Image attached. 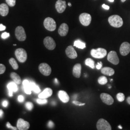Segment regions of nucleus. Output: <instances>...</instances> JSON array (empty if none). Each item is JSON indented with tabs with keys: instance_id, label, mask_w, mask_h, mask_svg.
Listing matches in <instances>:
<instances>
[{
	"instance_id": "obj_37",
	"label": "nucleus",
	"mask_w": 130,
	"mask_h": 130,
	"mask_svg": "<svg viewBox=\"0 0 130 130\" xmlns=\"http://www.w3.org/2000/svg\"><path fill=\"white\" fill-rule=\"evenodd\" d=\"M73 104H74L76 106H84L85 105V103H82L79 102V101H73Z\"/></svg>"
},
{
	"instance_id": "obj_34",
	"label": "nucleus",
	"mask_w": 130,
	"mask_h": 130,
	"mask_svg": "<svg viewBox=\"0 0 130 130\" xmlns=\"http://www.w3.org/2000/svg\"><path fill=\"white\" fill-rule=\"evenodd\" d=\"M5 70H6V68L5 65L2 64H0V75L4 73H5Z\"/></svg>"
},
{
	"instance_id": "obj_8",
	"label": "nucleus",
	"mask_w": 130,
	"mask_h": 130,
	"mask_svg": "<svg viewBox=\"0 0 130 130\" xmlns=\"http://www.w3.org/2000/svg\"><path fill=\"white\" fill-rule=\"evenodd\" d=\"M39 70L42 74L48 76L51 74L52 70L50 66L45 63H41L39 66Z\"/></svg>"
},
{
	"instance_id": "obj_10",
	"label": "nucleus",
	"mask_w": 130,
	"mask_h": 130,
	"mask_svg": "<svg viewBox=\"0 0 130 130\" xmlns=\"http://www.w3.org/2000/svg\"><path fill=\"white\" fill-rule=\"evenodd\" d=\"M107 60L115 65H118L120 62L117 54L114 51H111L108 53L107 55Z\"/></svg>"
},
{
	"instance_id": "obj_23",
	"label": "nucleus",
	"mask_w": 130,
	"mask_h": 130,
	"mask_svg": "<svg viewBox=\"0 0 130 130\" xmlns=\"http://www.w3.org/2000/svg\"><path fill=\"white\" fill-rule=\"evenodd\" d=\"M101 73L103 74L111 76L115 73V71L112 68L109 67H105L101 70Z\"/></svg>"
},
{
	"instance_id": "obj_26",
	"label": "nucleus",
	"mask_w": 130,
	"mask_h": 130,
	"mask_svg": "<svg viewBox=\"0 0 130 130\" xmlns=\"http://www.w3.org/2000/svg\"><path fill=\"white\" fill-rule=\"evenodd\" d=\"M30 86L31 91L35 93H39L41 92V90L39 87L34 82H30Z\"/></svg>"
},
{
	"instance_id": "obj_16",
	"label": "nucleus",
	"mask_w": 130,
	"mask_h": 130,
	"mask_svg": "<svg viewBox=\"0 0 130 130\" xmlns=\"http://www.w3.org/2000/svg\"><path fill=\"white\" fill-rule=\"evenodd\" d=\"M7 87L8 89V94L9 96H13V92H16L18 90V87L17 86V84L14 82H10L7 84Z\"/></svg>"
},
{
	"instance_id": "obj_19",
	"label": "nucleus",
	"mask_w": 130,
	"mask_h": 130,
	"mask_svg": "<svg viewBox=\"0 0 130 130\" xmlns=\"http://www.w3.org/2000/svg\"><path fill=\"white\" fill-rule=\"evenodd\" d=\"M58 95V97L59 98V99H60L61 101L62 102L66 103L69 101L70 97H69V95L68 94V93L64 91L61 90V91H59Z\"/></svg>"
},
{
	"instance_id": "obj_7",
	"label": "nucleus",
	"mask_w": 130,
	"mask_h": 130,
	"mask_svg": "<svg viewBox=\"0 0 130 130\" xmlns=\"http://www.w3.org/2000/svg\"><path fill=\"white\" fill-rule=\"evenodd\" d=\"M79 20L80 23L83 25L84 26H88L91 22L92 17L90 14L84 13L80 14Z\"/></svg>"
},
{
	"instance_id": "obj_35",
	"label": "nucleus",
	"mask_w": 130,
	"mask_h": 130,
	"mask_svg": "<svg viewBox=\"0 0 130 130\" xmlns=\"http://www.w3.org/2000/svg\"><path fill=\"white\" fill-rule=\"evenodd\" d=\"M9 33L5 32L3 33L2 34L1 37H2V39H7V38H8L9 37Z\"/></svg>"
},
{
	"instance_id": "obj_14",
	"label": "nucleus",
	"mask_w": 130,
	"mask_h": 130,
	"mask_svg": "<svg viewBox=\"0 0 130 130\" xmlns=\"http://www.w3.org/2000/svg\"><path fill=\"white\" fill-rule=\"evenodd\" d=\"M56 8L59 13H62L64 12L66 7V2L65 1L58 0L56 4Z\"/></svg>"
},
{
	"instance_id": "obj_44",
	"label": "nucleus",
	"mask_w": 130,
	"mask_h": 130,
	"mask_svg": "<svg viewBox=\"0 0 130 130\" xmlns=\"http://www.w3.org/2000/svg\"><path fill=\"white\" fill-rule=\"evenodd\" d=\"M4 115V112L2 110L0 109V118H2Z\"/></svg>"
},
{
	"instance_id": "obj_18",
	"label": "nucleus",
	"mask_w": 130,
	"mask_h": 130,
	"mask_svg": "<svg viewBox=\"0 0 130 130\" xmlns=\"http://www.w3.org/2000/svg\"><path fill=\"white\" fill-rule=\"evenodd\" d=\"M53 94V91L51 89L47 88L45 89L43 91L39 94V98L42 99H46L47 98H49Z\"/></svg>"
},
{
	"instance_id": "obj_42",
	"label": "nucleus",
	"mask_w": 130,
	"mask_h": 130,
	"mask_svg": "<svg viewBox=\"0 0 130 130\" xmlns=\"http://www.w3.org/2000/svg\"><path fill=\"white\" fill-rule=\"evenodd\" d=\"M8 102L6 100H5L4 101L3 103V107H7L8 106Z\"/></svg>"
},
{
	"instance_id": "obj_48",
	"label": "nucleus",
	"mask_w": 130,
	"mask_h": 130,
	"mask_svg": "<svg viewBox=\"0 0 130 130\" xmlns=\"http://www.w3.org/2000/svg\"><path fill=\"white\" fill-rule=\"evenodd\" d=\"M119 128L120 129H122V127H121V125L119 126Z\"/></svg>"
},
{
	"instance_id": "obj_47",
	"label": "nucleus",
	"mask_w": 130,
	"mask_h": 130,
	"mask_svg": "<svg viewBox=\"0 0 130 130\" xmlns=\"http://www.w3.org/2000/svg\"><path fill=\"white\" fill-rule=\"evenodd\" d=\"M108 1L110 2H114V0H108Z\"/></svg>"
},
{
	"instance_id": "obj_50",
	"label": "nucleus",
	"mask_w": 130,
	"mask_h": 130,
	"mask_svg": "<svg viewBox=\"0 0 130 130\" xmlns=\"http://www.w3.org/2000/svg\"><path fill=\"white\" fill-rule=\"evenodd\" d=\"M121 2H122V3H123V2H125L126 0H121Z\"/></svg>"
},
{
	"instance_id": "obj_13",
	"label": "nucleus",
	"mask_w": 130,
	"mask_h": 130,
	"mask_svg": "<svg viewBox=\"0 0 130 130\" xmlns=\"http://www.w3.org/2000/svg\"><path fill=\"white\" fill-rule=\"evenodd\" d=\"M30 127L29 122L22 119H19L17 122V128L19 130H27Z\"/></svg>"
},
{
	"instance_id": "obj_28",
	"label": "nucleus",
	"mask_w": 130,
	"mask_h": 130,
	"mask_svg": "<svg viewBox=\"0 0 130 130\" xmlns=\"http://www.w3.org/2000/svg\"><path fill=\"white\" fill-rule=\"evenodd\" d=\"M9 62L10 64L11 65L13 69L17 70L19 69V65L14 58H11L9 60Z\"/></svg>"
},
{
	"instance_id": "obj_30",
	"label": "nucleus",
	"mask_w": 130,
	"mask_h": 130,
	"mask_svg": "<svg viewBox=\"0 0 130 130\" xmlns=\"http://www.w3.org/2000/svg\"><path fill=\"white\" fill-rule=\"evenodd\" d=\"M117 99L119 102H123L125 99V95L123 93H118L117 94Z\"/></svg>"
},
{
	"instance_id": "obj_32",
	"label": "nucleus",
	"mask_w": 130,
	"mask_h": 130,
	"mask_svg": "<svg viewBox=\"0 0 130 130\" xmlns=\"http://www.w3.org/2000/svg\"><path fill=\"white\" fill-rule=\"evenodd\" d=\"M6 2L11 7H13L15 5L16 0H6Z\"/></svg>"
},
{
	"instance_id": "obj_33",
	"label": "nucleus",
	"mask_w": 130,
	"mask_h": 130,
	"mask_svg": "<svg viewBox=\"0 0 130 130\" xmlns=\"http://www.w3.org/2000/svg\"><path fill=\"white\" fill-rule=\"evenodd\" d=\"M26 107L28 110H31L33 108V105L32 103L28 102L26 103Z\"/></svg>"
},
{
	"instance_id": "obj_51",
	"label": "nucleus",
	"mask_w": 130,
	"mask_h": 130,
	"mask_svg": "<svg viewBox=\"0 0 130 130\" xmlns=\"http://www.w3.org/2000/svg\"><path fill=\"white\" fill-rule=\"evenodd\" d=\"M14 46H16V45H16V44H14Z\"/></svg>"
},
{
	"instance_id": "obj_49",
	"label": "nucleus",
	"mask_w": 130,
	"mask_h": 130,
	"mask_svg": "<svg viewBox=\"0 0 130 130\" xmlns=\"http://www.w3.org/2000/svg\"><path fill=\"white\" fill-rule=\"evenodd\" d=\"M68 5H69L70 6H71V4L70 3H68Z\"/></svg>"
},
{
	"instance_id": "obj_41",
	"label": "nucleus",
	"mask_w": 130,
	"mask_h": 130,
	"mask_svg": "<svg viewBox=\"0 0 130 130\" xmlns=\"http://www.w3.org/2000/svg\"><path fill=\"white\" fill-rule=\"evenodd\" d=\"M6 29V27L3 24H0V31H3L5 30Z\"/></svg>"
},
{
	"instance_id": "obj_22",
	"label": "nucleus",
	"mask_w": 130,
	"mask_h": 130,
	"mask_svg": "<svg viewBox=\"0 0 130 130\" xmlns=\"http://www.w3.org/2000/svg\"><path fill=\"white\" fill-rule=\"evenodd\" d=\"M22 84L25 92L28 94H30L31 93V90L30 88V82L27 79H25L24 80Z\"/></svg>"
},
{
	"instance_id": "obj_4",
	"label": "nucleus",
	"mask_w": 130,
	"mask_h": 130,
	"mask_svg": "<svg viewBox=\"0 0 130 130\" xmlns=\"http://www.w3.org/2000/svg\"><path fill=\"white\" fill-rule=\"evenodd\" d=\"M15 56L21 63H24L27 59V53L23 48H18L15 51Z\"/></svg>"
},
{
	"instance_id": "obj_45",
	"label": "nucleus",
	"mask_w": 130,
	"mask_h": 130,
	"mask_svg": "<svg viewBox=\"0 0 130 130\" xmlns=\"http://www.w3.org/2000/svg\"><path fill=\"white\" fill-rule=\"evenodd\" d=\"M127 102L129 105H130V96L127 98Z\"/></svg>"
},
{
	"instance_id": "obj_17",
	"label": "nucleus",
	"mask_w": 130,
	"mask_h": 130,
	"mask_svg": "<svg viewBox=\"0 0 130 130\" xmlns=\"http://www.w3.org/2000/svg\"><path fill=\"white\" fill-rule=\"evenodd\" d=\"M69 31V26L66 23H62L58 29V32L61 36H65Z\"/></svg>"
},
{
	"instance_id": "obj_24",
	"label": "nucleus",
	"mask_w": 130,
	"mask_h": 130,
	"mask_svg": "<svg viewBox=\"0 0 130 130\" xmlns=\"http://www.w3.org/2000/svg\"><path fill=\"white\" fill-rule=\"evenodd\" d=\"M10 77L14 80V82L17 84H20L22 82V80L19 75L15 72H12L10 74Z\"/></svg>"
},
{
	"instance_id": "obj_21",
	"label": "nucleus",
	"mask_w": 130,
	"mask_h": 130,
	"mask_svg": "<svg viewBox=\"0 0 130 130\" xmlns=\"http://www.w3.org/2000/svg\"><path fill=\"white\" fill-rule=\"evenodd\" d=\"M9 13V7L8 5L5 4L0 5V14L3 17H5Z\"/></svg>"
},
{
	"instance_id": "obj_27",
	"label": "nucleus",
	"mask_w": 130,
	"mask_h": 130,
	"mask_svg": "<svg viewBox=\"0 0 130 130\" xmlns=\"http://www.w3.org/2000/svg\"><path fill=\"white\" fill-rule=\"evenodd\" d=\"M85 65L90 67L91 68L93 69H94V62L92 59L90 58H87L85 61Z\"/></svg>"
},
{
	"instance_id": "obj_5",
	"label": "nucleus",
	"mask_w": 130,
	"mask_h": 130,
	"mask_svg": "<svg viewBox=\"0 0 130 130\" xmlns=\"http://www.w3.org/2000/svg\"><path fill=\"white\" fill-rule=\"evenodd\" d=\"M15 35L17 39L19 41H24L27 37L24 28L21 26H18L16 28Z\"/></svg>"
},
{
	"instance_id": "obj_12",
	"label": "nucleus",
	"mask_w": 130,
	"mask_h": 130,
	"mask_svg": "<svg viewBox=\"0 0 130 130\" xmlns=\"http://www.w3.org/2000/svg\"><path fill=\"white\" fill-rule=\"evenodd\" d=\"M120 52L122 56L128 55L130 52V44L128 42H124L121 44Z\"/></svg>"
},
{
	"instance_id": "obj_11",
	"label": "nucleus",
	"mask_w": 130,
	"mask_h": 130,
	"mask_svg": "<svg viewBox=\"0 0 130 130\" xmlns=\"http://www.w3.org/2000/svg\"><path fill=\"white\" fill-rule=\"evenodd\" d=\"M100 98L103 102L107 105H111L114 103V99L111 96L106 93H102L100 94Z\"/></svg>"
},
{
	"instance_id": "obj_20",
	"label": "nucleus",
	"mask_w": 130,
	"mask_h": 130,
	"mask_svg": "<svg viewBox=\"0 0 130 130\" xmlns=\"http://www.w3.org/2000/svg\"><path fill=\"white\" fill-rule=\"evenodd\" d=\"M82 66L80 64H76L73 68V75L75 77L79 78L80 77Z\"/></svg>"
},
{
	"instance_id": "obj_9",
	"label": "nucleus",
	"mask_w": 130,
	"mask_h": 130,
	"mask_svg": "<svg viewBox=\"0 0 130 130\" xmlns=\"http://www.w3.org/2000/svg\"><path fill=\"white\" fill-rule=\"evenodd\" d=\"M43 43L44 46L50 50H53L56 48V43L54 40L49 36L45 38L43 41Z\"/></svg>"
},
{
	"instance_id": "obj_6",
	"label": "nucleus",
	"mask_w": 130,
	"mask_h": 130,
	"mask_svg": "<svg viewBox=\"0 0 130 130\" xmlns=\"http://www.w3.org/2000/svg\"><path fill=\"white\" fill-rule=\"evenodd\" d=\"M96 128L98 130H111V126L106 120L100 119L98 121L96 124Z\"/></svg>"
},
{
	"instance_id": "obj_25",
	"label": "nucleus",
	"mask_w": 130,
	"mask_h": 130,
	"mask_svg": "<svg viewBox=\"0 0 130 130\" xmlns=\"http://www.w3.org/2000/svg\"><path fill=\"white\" fill-rule=\"evenodd\" d=\"M74 46L79 49H83L86 47V44L84 42H82L80 40H76L74 42Z\"/></svg>"
},
{
	"instance_id": "obj_2",
	"label": "nucleus",
	"mask_w": 130,
	"mask_h": 130,
	"mask_svg": "<svg viewBox=\"0 0 130 130\" xmlns=\"http://www.w3.org/2000/svg\"><path fill=\"white\" fill-rule=\"evenodd\" d=\"M43 25L47 30L50 31H54L56 28V21L54 19L51 18H47L45 19Z\"/></svg>"
},
{
	"instance_id": "obj_43",
	"label": "nucleus",
	"mask_w": 130,
	"mask_h": 130,
	"mask_svg": "<svg viewBox=\"0 0 130 130\" xmlns=\"http://www.w3.org/2000/svg\"><path fill=\"white\" fill-rule=\"evenodd\" d=\"M102 7L104 9H109V6H108V5H105V4H103V5H102Z\"/></svg>"
},
{
	"instance_id": "obj_38",
	"label": "nucleus",
	"mask_w": 130,
	"mask_h": 130,
	"mask_svg": "<svg viewBox=\"0 0 130 130\" xmlns=\"http://www.w3.org/2000/svg\"><path fill=\"white\" fill-rule=\"evenodd\" d=\"M102 67V63L101 62H98V64L96 65V69L98 70H100L101 69Z\"/></svg>"
},
{
	"instance_id": "obj_39",
	"label": "nucleus",
	"mask_w": 130,
	"mask_h": 130,
	"mask_svg": "<svg viewBox=\"0 0 130 130\" xmlns=\"http://www.w3.org/2000/svg\"><path fill=\"white\" fill-rule=\"evenodd\" d=\"M18 100L19 102H23L24 101V98L22 95H19L18 97Z\"/></svg>"
},
{
	"instance_id": "obj_3",
	"label": "nucleus",
	"mask_w": 130,
	"mask_h": 130,
	"mask_svg": "<svg viewBox=\"0 0 130 130\" xmlns=\"http://www.w3.org/2000/svg\"><path fill=\"white\" fill-rule=\"evenodd\" d=\"M107 50L104 48H99L97 49H92L91 51V55L95 58H103L107 56Z\"/></svg>"
},
{
	"instance_id": "obj_29",
	"label": "nucleus",
	"mask_w": 130,
	"mask_h": 130,
	"mask_svg": "<svg viewBox=\"0 0 130 130\" xmlns=\"http://www.w3.org/2000/svg\"><path fill=\"white\" fill-rule=\"evenodd\" d=\"M98 82L101 85H105L107 83V79L105 76H101L98 79Z\"/></svg>"
},
{
	"instance_id": "obj_1",
	"label": "nucleus",
	"mask_w": 130,
	"mask_h": 130,
	"mask_svg": "<svg viewBox=\"0 0 130 130\" xmlns=\"http://www.w3.org/2000/svg\"><path fill=\"white\" fill-rule=\"evenodd\" d=\"M108 21L109 24L114 28H120L123 24L122 19L118 15L110 16L108 19Z\"/></svg>"
},
{
	"instance_id": "obj_31",
	"label": "nucleus",
	"mask_w": 130,
	"mask_h": 130,
	"mask_svg": "<svg viewBox=\"0 0 130 130\" xmlns=\"http://www.w3.org/2000/svg\"><path fill=\"white\" fill-rule=\"evenodd\" d=\"M37 102L40 105H44L46 104L47 103V100L46 99H42L39 98V99H37Z\"/></svg>"
},
{
	"instance_id": "obj_36",
	"label": "nucleus",
	"mask_w": 130,
	"mask_h": 130,
	"mask_svg": "<svg viewBox=\"0 0 130 130\" xmlns=\"http://www.w3.org/2000/svg\"><path fill=\"white\" fill-rule=\"evenodd\" d=\"M6 126H7V128H10V129H12V130H17L18 129L15 127H13V126H12L11 125V124L9 122H8L7 123Z\"/></svg>"
},
{
	"instance_id": "obj_40",
	"label": "nucleus",
	"mask_w": 130,
	"mask_h": 130,
	"mask_svg": "<svg viewBox=\"0 0 130 130\" xmlns=\"http://www.w3.org/2000/svg\"><path fill=\"white\" fill-rule=\"evenodd\" d=\"M48 126L49 128H53L54 126V123H53V121H50L48 122Z\"/></svg>"
},
{
	"instance_id": "obj_46",
	"label": "nucleus",
	"mask_w": 130,
	"mask_h": 130,
	"mask_svg": "<svg viewBox=\"0 0 130 130\" xmlns=\"http://www.w3.org/2000/svg\"><path fill=\"white\" fill-rule=\"evenodd\" d=\"M55 83H56V84H58V80H57V79L56 78L55 79Z\"/></svg>"
},
{
	"instance_id": "obj_15",
	"label": "nucleus",
	"mask_w": 130,
	"mask_h": 130,
	"mask_svg": "<svg viewBox=\"0 0 130 130\" xmlns=\"http://www.w3.org/2000/svg\"><path fill=\"white\" fill-rule=\"evenodd\" d=\"M66 55L70 59H75L77 57V54L74 47L71 45L69 46L66 50Z\"/></svg>"
}]
</instances>
